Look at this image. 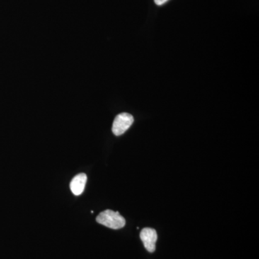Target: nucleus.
Masks as SVG:
<instances>
[{
    "label": "nucleus",
    "mask_w": 259,
    "mask_h": 259,
    "mask_svg": "<svg viewBox=\"0 0 259 259\" xmlns=\"http://www.w3.org/2000/svg\"><path fill=\"white\" fill-rule=\"evenodd\" d=\"M97 222L112 229L117 230L125 226V218L118 212H114L111 209H107L100 213L97 217Z\"/></svg>",
    "instance_id": "nucleus-1"
},
{
    "label": "nucleus",
    "mask_w": 259,
    "mask_h": 259,
    "mask_svg": "<svg viewBox=\"0 0 259 259\" xmlns=\"http://www.w3.org/2000/svg\"><path fill=\"white\" fill-rule=\"evenodd\" d=\"M87 180H88V177L83 173L76 175L71 180V183H70V189H71V192L74 195L79 196L83 193L85 185H86Z\"/></svg>",
    "instance_id": "nucleus-4"
},
{
    "label": "nucleus",
    "mask_w": 259,
    "mask_h": 259,
    "mask_svg": "<svg viewBox=\"0 0 259 259\" xmlns=\"http://www.w3.org/2000/svg\"><path fill=\"white\" fill-rule=\"evenodd\" d=\"M134 118L131 114L121 113L116 116L113 124H112V133L115 136H121L125 134L126 131L130 128L132 124L134 123Z\"/></svg>",
    "instance_id": "nucleus-2"
},
{
    "label": "nucleus",
    "mask_w": 259,
    "mask_h": 259,
    "mask_svg": "<svg viewBox=\"0 0 259 259\" xmlns=\"http://www.w3.org/2000/svg\"><path fill=\"white\" fill-rule=\"evenodd\" d=\"M141 241L144 243L146 249L150 253H153L156 250V243L157 241V233L152 228H146L140 233Z\"/></svg>",
    "instance_id": "nucleus-3"
},
{
    "label": "nucleus",
    "mask_w": 259,
    "mask_h": 259,
    "mask_svg": "<svg viewBox=\"0 0 259 259\" xmlns=\"http://www.w3.org/2000/svg\"><path fill=\"white\" fill-rule=\"evenodd\" d=\"M168 0H154L155 3H156L157 5H162L165 4L166 2H168Z\"/></svg>",
    "instance_id": "nucleus-5"
}]
</instances>
